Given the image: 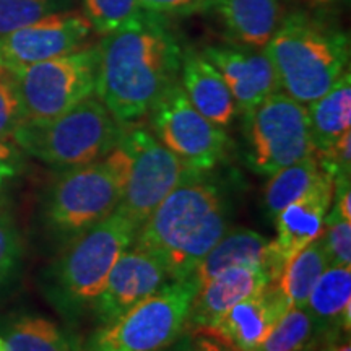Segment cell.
Listing matches in <instances>:
<instances>
[{
	"label": "cell",
	"instance_id": "obj_1",
	"mask_svg": "<svg viewBox=\"0 0 351 351\" xmlns=\"http://www.w3.org/2000/svg\"><path fill=\"white\" fill-rule=\"evenodd\" d=\"M182 56L166 16L142 10L103 36L95 95L121 124H135L179 82Z\"/></svg>",
	"mask_w": 351,
	"mask_h": 351
},
{
	"label": "cell",
	"instance_id": "obj_2",
	"mask_svg": "<svg viewBox=\"0 0 351 351\" xmlns=\"http://www.w3.org/2000/svg\"><path fill=\"white\" fill-rule=\"evenodd\" d=\"M208 173H195L173 189L132 241L163 263L169 280L189 278L231 228L225 187Z\"/></svg>",
	"mask_w": 351,
	"mask_h": 351
},
{
	"label": "cell",
	"instance_id": "obj_3",
	"mask_svg": "<svg viewBox=\"0 0 351 351\" xmlns=\"http://www.w3.org/2000/svg\"><path fill=\"white\" fill-rule=\"evenodd\" d=\"M270 59L283 93L307 106L340 80L350 64V34L319 13L298 10L262 49Z\"/></svg>",
	"mask_w": 351,
	"mask_h": 351
},
{
	"label": "cell",
	"instance_id": "obj_4",
	"mask_svg": "<svg viewBox=\"0 0 351 351\" xmlns=\"http://www.w3.org/2000/svg\"><path fill=\"white\" fill-rule=\"evenodd\" d=\"M135 228L114 212L65 243L43 274V291L57 313L75 320L93 309L117 257L134 241Z\"/></svg>",
	"mask_w": 351,
	"mask_h": 351
},
{
	"label": "cell",
	"instance_id": "obj_5",
	"mask_svg": "<svg viewBox=\"0 0 351 351\" xmlns=\"http://www.w3.org/2000/svg\"><path fill=\"white\" fill-rule=\"evenodd\" d=\"M130 174V155L119 143L93 163L64 168L43 202L44 225L67 243L116 212Z\"/></svg>",
	"mask_w": 351,
	"mask_h": 351
},
{
	"label": "cell",
	"instance_id": "obj_6",
	"mask_svg": "<svg viewBox=\"0 0 351 351\" xmlns=\"http://www.w3.org/2000/svg\"><path fill=\"white\" fill-rule=\"evenodd\" d=\"M125 125L93 95L54 119L23 122L12 142L43 163L73 168L108 155L119 143Z\"/></svg>",
	"mask_w": 351,
	"mask_h": 351
},
{
	"label": "cell",
	"instance_id": "obj_7",
	"mask_svg": "<svg viewBox=\"0 0 351 351\" xmlns=\"http://www.w3.org/2000/svg\"><path fill=\"white\" fill-rule=\"evenodd\" d=\"M197 283L169 280L111 322L91 333L82 351H165L186 333Z\"/></svg>",
	"mask_w": 351,
	"mask_h": 351
},
{
	"label": "cell",
	"instance_id": "obj_8",
	"mask_svg": "<svg viewBox=\"0 0 351 351\" xmlns=\"http://www.w3.org/2000/svg\"><path fill=\"white\" fill-rule=\"evenodd\" d=\"M99 44L8 72L26 121H49L96 93Z\"/></svg>",
	"mask_w": 351,
	"mask_h": 351
},
{
	"label": "cell",
	"instance_id": "obj_9",
	"mask_svg": "<svg viewBox=\"0 0 351 351\" xmlns=\"http://www.w3.org/2000/svg\"><path fill=\"white\" fill-rule=\"evenodd\" d=\"M245 163L254 173L276 171L314 155L307 108L283 91H276L243 114Z\"/></svg>",
	"mask_w": 351,
	"mask_h": 351
},
{
	"label": "cell",
	"instance_id": "obj_10",
	"mask_svg": "<svg viewBox=\"0 0 351 351\" xmlns=\"http://www.w3.org/2000/svg\"><path fill=\"white\" fill-rule=\"evenodd\" d=\"M121 143L130 155V174L116 212L138 230L173 189L202 171L189 168L147 127L127 124Z\"/></svg>",
	"mask_w": 351,
	"mask_h": 351
},
{
	"label": "cell",
	"instance_id": "obj_11",
	"mask_svg": "<svg viewBox=\"0 0 351 351\" xmlns=\"http://www.w3.org/2000/svg\"><path fill=\"white\" fill-rule=\"evenodd\" d=\"M152 132L189 168L212 171L226 160L231 138L225 127L192 106L181 83H174L152 109Z\"/></svg>",
	"mask_w": 351,
	"mask_h": 351
},
{
	"label": "cell",
	"instance_id": "obj_12",
	"mask_svg": "<svg viewBox=\"0 0 351 351\" xmlns=\"http://www.w3.org/2000/svg\"><path fill=\"white\" fill-rule=\"evenodd\" d=\"M93 28L83 13L62 10L0 36V70L13 72L82 47Z\"/></svg>",
	"mask_w": 351,
	"mask_h": 351
},
{
	"label": "cell",
	"instance_id": "obj_13",
	"mask_svg": "<svg viewBox=\"0 0 351 351\" xmlns=\"http://www.w3.org/2000/svg\"><path fill=\"white\" fill-rule=\"evenodd\" d=\"M168 282L169 275L163 263L152 254L130 244L112 265L91 313L98 319L99 326H104Z\"/></svg>",
	"mask_w": 351,
	"mask_h": 351
},
{
	"label": "cell",
	"instance_id": "obj_14",
	"mask_svg": "<svg viewBox=\"0 0 351 351\" xmlns=\"http://www.w3.org/2000/svg\"><path fill=\"white\" fill-rule=\"evenodd\" d=\"M200 52L221 73L238 114L252 111L270 95L282 91L274 65L262 49L228 43L207 46Z\"/></svg>",
	"mask_w": 351,
	"mask_h": 351
},
{
	"label": "cell",
	"instance_id": "obj_15",
	"mask_svg": "<svg viewBox=\"0 0 351 351\" xmlns=\"http://www.w3.org/2000/svg\"><path fill=\"white\" fill-rule=\"evenodd\" d=\"M289 307L287 296L274 280L232 306L213 327L202 332L239 351H256Z\"/></svg>",
	"mask_w": 351,
	"mask_h": 351
},
{
	"label": "cell",
	"instance_id": "obj_16",
	"mask_svg": "<svg viewBox=\"0 0 351 351\" xmlns=\"http://www.w3.org/2000/svg\"><path fill=\"white\" fill-rule=\"evenodd\" d=\"M332 200L333 179L324 173L309 192L287 205L274 218L276 238L270 241V247L282 271L296 254L319 238Z\"/></svg>",
	"mask_w": 351,
	"mask_h": 351
},
{
	"label": "cell",
	"instance_id": "obj_17",
	"mask_svg": "<svg viewBox=\"0 0 351 351\" xmlns=\"http://www.w3.org/2000/svg\"><path fill=\"white\" fill-rule=\"evenodd\" d=\"M270 282L265 271L254 267H231L219 271L197 288L189 309L186 332L195 333L213 327L232 306Z\"/></svg>",
	"mask_w": 351,
	"mask_h": 351
},
{
	"label": "cell",
	"instance_id": "obj_18",
	"mask_svg": "<svg viewBox=\"0 0 351 351\" xmlns=\"http://www.w3.org/2000/svg\"><path fill=\"white\" fill-rule=\"evenodd\" d=\"M231 267H254L269 275L274 282L282 274V269L275 261L271 252L270 241H267L261 232L249 228L234 226L228 228L221 239L213 245V249L202 258L191 278L197 283V288L207 280L213 278L219 271Z\"/></svg>",
	"mask_w": 351,
	"mask_h": 351
},
{
	"label": "cell",
	"instance_id": "obj_19",
	"mask_svg": "<svg viewBox=\"0 0 351 351\" xmlns=\"http://www.w3.org/2000/svg\"><path fill=\"white\" fill-rule=\"evenodd\" d=\"M179 83L192 106L213 124L228 127L238 116L226 82L202 52L184 49Z\"/></svg>",
	"mask_w": 351,
	"mask_h": 351
},
{
	"label": "cell",
	"instance_id": "obj_20",
	"mask_svg": "<svg viewBox=\"0 0 351 351\" xmlns=\"http://www.w3.org/2000/svg\"><path fill=\"white\" fill-rule=\"evenodd\" d=\"M228 43L263 49L283 20L280 0H212Z\"/></svg>",
	"mask_w": 351,
	"mask_h": 351
},
{
	"label": "cell",
	"instance_id": "obj_21",
	"mask_svg": "<svg viewBox=\"0 0 351 351\" xmlns=\"http://www.w3.org/2000/svg\"><path fill=\"white\" fill-rule=\"evenodd\" d=\"M304 307L330 335L350 333L351 267H328L311 289Z\"/></svg>",
	"mask_w": 351,
	"mask_h": 351
},
{
	"label": "cell",
	"instance_id": "obj_22",
	"mask_svg": "<svg viewBox=\"0 0 351 351\" xmlns=\"http://www.w3.org/2000/svg\"><path fill=\"white\" fill-rule=\"evenodd\" d=\"M315 152L332 145L351 129V73L341 75L326 95L307 104Z\"/></svg>",
	"mask_w": 351,
	"mask_h": 351
},
{
	"label": "cell",
	"instance_id": "obj_23",
	"mask_svg": "<svg viewBox=\"0 0 351 351\" xmlns=\"http://www.w3.org/2000/svg\"><path fill=\"white\" fill-rule=\"evenodd\" d=\"M5 351H82L77 341L43 315H16L2 327Z\"/></svg>",
	"mask_w": 351,
	"mask_h": 351
},
{
	"label": "cell",
	"instance_id": "obj_24",
	"mask_svg": "<svg viewBox=\"0 0 351 351\" xmlns=\"http://www.w3.org/2000/svg\"><path fill=\"white\" fill-rule=\"evenodd\" d=\"M339 335L324 330L306 307H289L256 351H324Z\"/></svg>",
	"mask_w": 351,
	"mask_h": 351
},
{
	"label": "cell",
	"instance_id": "obj_25",
	"mask_svg": "<svg viewBox=\"0 0 351 351\" xmlns=\"http://www.w3.org/2000/svg\"><path fill=\"white\" fill-rule=\"evenodd\" d=\"M324 171L315 155L282 168L270 176L263 191V205L269 217L275 218L287 205L301 199L322 178Z\"/></svg>",
	"mask_w": 351,
	"mask_h": 351
},
{
	"label": "cell",
	"instance_id": "obj_26",
	"mask_svg": "<svg viewBox=\"0 0 351 351\" xmlns=\"http://www.w3.org/2000/svg\"><path fill=\"white\" fill-rule=\"evenodd\" d=\"M328 267L330 263L324 251V244L317 238L287 263L275 282L287 296L289 306L304 307L311 289Z\"/></svg>",
	"mask_w": 351,
	"mask_h": 351
},
{
	"label": "cell",
	"instance_id": "obj_27",
	"mask_svg": "<svg viewBox=\"0 0 351 351\" xmlns=\"http://www.w3.org/2000/svg\"><path fill=\"white\" fill-rule=\"evenodd\" d=\"M72 2L73 0H0V36L51 13L69 10Z\"/></svg>",
	"mask_w": 351,
	"mask_h": 351
},
{
	"label": "cell",
	"instance_id": "obj_28",
	"mask_svg": "<svg viewBox=\"0 0 351 351\" xmlns=\"http://www.w3.org/2000/svg\"><path fill=\"white\" fill-rule=\"evenodd\" d=\"M83 15L101 36L116 32L142 12L138 0H82Z\"/></svg>",
	"mask_w": 351,
	"mask_h": 351
},
{
	"label": "cell",
	"instance_id": "obj_29",
	"mask_svg": "<svg viewBox=\"0 0 351 351\" xmlns=\"http://www.w3.org/2000/svg\"><path fill=\"white\" fill-rule=\"evenodd\" d=\"M319 238L330 267H351V221L328 210Z\"/></svg>",
	"mask_w": 351,
	"mask_h": 351
},
{
	"label": "cell",
	"instance_id": "obj_30",
	"mask_svg": "<svg viewBox=\"0 0 351 351\" xmlns=\"http://www.w3.org/2000/svg\"><path fill=\"white\" fill-rule=\"evenodd\" d=\"M26 122L19 93L10 75L0 70V140L12 142L19 127Z\"/></svg>",
	"mask_w": 351,
	"mask_h": 351
},
{
	"label": "cell",
	"instance_id": "obj_31",
	"mask_svg": "<svg viewBox=\"0 0 351 351\" xmlns=\"http://www.w3.org/2000/svg\"><path fill=\"white\" fill-rule=\"evenodd\" d=\"M21 256V236L10 210L0 205V282L12 274Z\"/></svg>",
	"mask_w": 351,
	"mask_h": 351
},
{
	"label": "cell",
	"instance_id": "obj_32",
	"mask_svg": "<svg viewBox=\"0 0 351 351\" xmlns=\"http://www.w3.org/2000/svg\"><path fill=\"white\" fill-rule=\"evenodd\" d=\"M320 169L330 176L333 182L351 179V130L345 132L332 145L324 150L315 152Z\"/></svg>",
	"mask_w": 351,
	"mask_h": 351
},
{
	"label": "cell",
	"instance_id": "obj_33",
	"mask_svg": "<svg viewBox=\"0 0 351 351\" xmlns=\"http://www.w3.org/2000/svg\"><path fill=\"white\" fill-rule=\"evenodd\" d=\"M212 0H138V5L145 12L169 15V13H191L202 10Z\"/></svg>",
	"mask_w": 351,
	"mask_h": 351
},
{
	"label": "cell",
	"instance_id": "obj_34",
	"mask_svg": "<svg viewBox=\"0 0 351 351\" xmlns=\"http://www.w3.org/2000/svg\"><path fill=\"white\" fill-rule=\"evenodd\" d=\"M21 155L13 142L0 140V191L8 179L15 178L20 171Z\"/></svg>",
	"mask_w": 351,
	"mask_h": 351
},
{
	"label": "cell",
	"instance_id": "obj_35",
	"mask_svg": "<svg viewBox=\"0 0 351 351\" xmlns=\"http://www.w3.org/2000/svg\"><path fill=\"white\" fill-rule=\"evenodd\" d=\"M288 2L300 8V10L324 13L343 7L345 3H348V0H288Z\"/></svg>",
	"mask_w": 351,
	"mask_h": 351
},
{
	"label": "cell",
	"instance_id": "obj_36",
	"mask_svg": "<svg viewBox=\"0 0 351 351\" xmlns=\"http://www.w3.org/2000/svg\"><path fill=\"white\" fill-rule=\"evenodd\" d=\"M192 335H194L195 346L199 351H239L238 348H234V346L226 343V341L210 335V333L197 332V333H192Z\"/></svg>",
	"mask_w": 351,
	"mask_h": 351
},
{
	"label": "cell",
	"instance_id": "obj_37",
	"mask_svg": "<svg viewBox=\"0 0 351 351\" xmlns=\"http://www.w3.org/2000/svg\"><path fill=\"white\" fill-rule=\"evenodd\" d=\"M165 351H199L195 346V341H194V335L192 333H182L181 337H179L178 340L174 341L173 345L168 346Z\"/></svg>",
	"mask_w": 351,
	"mask_h": 351
},
{
	"label": "cell",
	"instance_id": "obj_38",
	"mask_svg": "<svg viewBox=\"0 0 351 351\" xmlns=\"http://www.w3.org/2000/svg\"><path fill=\"white\" fill-rule=\"evenodd\" d=\"M324 351H351L350 333H340L339 337H335V339L326 346Z\"/></svg>",
	"mask_w": 351,
	"mask_h": 351
},
{
	"label": "cell",
	"instance_id": "obj_39",
	"mask_svg": "<svg viewBox=\"0 0 351 351\" xmlns=\"http://www.w3.org/2000/svg\"><path fill=\"white\" fill-rule=\"evenodd\" d=\"M0 351H5V348H3V340H2V337H0Z\"/></svg>",
	"mask_w": 351,
	"mask_h": 351
}]
</instances>
